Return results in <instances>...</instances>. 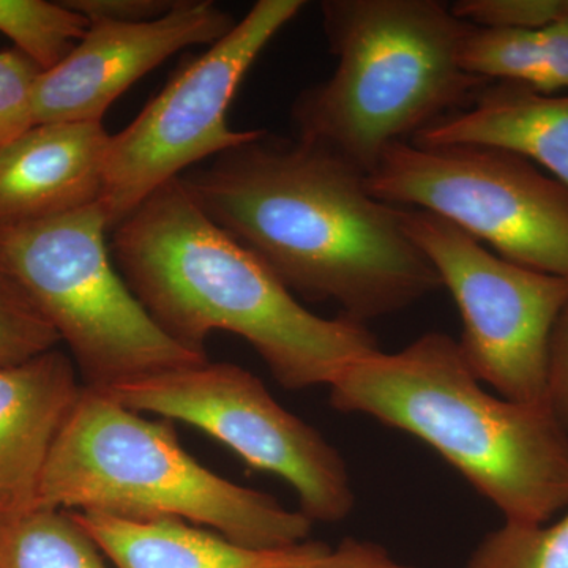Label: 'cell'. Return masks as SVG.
Instances as JSON below:
<instances>
[{
	"label": "cell",
	"mask_w": 568,
	"mask_h": 568,
	"mask_svg": "<svg viewBox=\"0 0 568 568\" xmlns=\"http://www.w3.org/2000/svg\"><path fill=\"white\" fill-rule=\"evenodd\" d=\"M41 73L14 48L0 51V151L37 125L36 89Z\"/></svg>",
	"instance_id": "21"
},
{
	"label": "cell",
	"mask_w": 568,
	"mask_h": 568,
	"mask_svg": "<svg viewBox=\"0 0 568 568\" xmlns=\"http://www.w3.org/2000/svg\"><path fill=\"white\" fill-rule=\"evenodd\" d=\"M102 394L142 416L193 426L250 467L283 478L313 523H339L353 514V481L338 448L284 409L244 366L207 358Z\"/></svg>",
	"instance_id": "9"
},
{
	"label": "cell",
	"mask_w": 568,
	"mask_h": 568,
	"mask_svg": "<svg viewBox=\"0 0 568 568\" xmlns=\"http://www.w3.org/2000/svg\"><path fill=\"white\" fill-rule=\"evenodd\" d=\"M463 568H568V508L555 523L504 521L478 541Z\"/></svg>",
	"instance_id": "19"
},
{
	"label": "cell",
	"mask_w": 568,
	"mask_h": 568,
	"mask_svg": "<svg viewBox=\"0 0 568 568\" xmlns=\"http://www.w3.org/2000/svg\"><path fill=\"white\" fill-rule=\"evenodd\" d=\"M459 63L481 80L517 82L541 93L568 89V21L536 31L470 24Z\"/></svg>",
	"instance_id": "16"
},
{
	"label": "cell",
	"mask_w": 568,
	"mask_h": 568,
	"mask_svg": "<svg viewBox=\"0 0 568 568\" xmlns=\"http://www.w3.org/2000/svg\"><path fill=\"white\" fill-rule=\"evenodd\" d=\"M89 28L91 21L65 2L0 0V32L43 73L61 65Z\"/></svg>",
	"instance_id": "18"
},
{
	"label": "cell",
	"mask_w": 568,
	"mask_h": 568,
	"mask_svg": "<svg viewBox=\"0 0 568 568\" xmlns=\"http://www.w3.org/2000/svg\"><path fill=\"white\" fill-rule=\"evenodd\" d=\"M548 387L549 405L568 433V302L552 331Z\"/></svg>",
	"instance_id": "24"
},
{
	"label": "cell",
	"mask_w": 568,
	"mask_h": 568,
	"mask_svg": "<svg viewBox=\"0 0 568 568\" xmlns=\"http://www.w3.org/2000/svg\"><path fill=\"white\" fill-rule=\"evenodd\" d=\"M59 347L0 368V518L39 507L52 448L82 394Z\"/></svg>",
	"instance_id": "13"
},
{
	"label": "cell",
	"mask_w": 568,
	"mask_h": 568,
	"mask_svg": "<svg viewBox=\"0 0 568 568\" xmlns=\"http://www.w3.org/2000/svg\"><path fill=\"white\" fill-rule=\"evenodd\" d=\"M61 345L18 280L0 265V368L21 364Z\"/></svg>",
	"instance_id": "20"
},
{
	"label": "cell",
	"mask_w": 568,
	"mask_h": 568,
	"mask_svg": "<svg viewBox=\"0 0 568 568\" xmlns=\"http://www.w3.org/2000/svg\"><path fill=\"white\" fill-rule=\"evenodd\" d=\"M450 9L476 28L536 31L568 21V0H459Z\"/></svg>",
	"instance_id": "22"
},
{
	"label": "cell",
	"mask_w": 568,
	"mask_h": 568,
	"mask_svg": "<svg viewBox=\"0 0 568 568\" xmlns=\"http://www.w3.org/2000/svg\"><path fill=\"white\" fill-rule=\"evenodd\" d=\"M39 507L130 521L182 519L261 549L304 544L315 525L201 465L182 447L174 422L149 420L88 387L52 448Z\"/></svg>",
	"instance_id": "5"
},
{
	"label": "cell",
	"mask_w": 568,
	"mask_h": 568,
	"mask_svg": "<svg viewBox=\"0 0 568 568\" xmlns=\"http://www.w3.org/2000/svg\"><path fill=\"white\" fill-rule=\"evenodd\" d=\"M73 514L115 568H417L357 538H346L338 547L306 540L290 548L261 549L182 519L130 521L89 511Z\"/></svg>",
	"instance_id": "12"
},
{
	"label": "cell",
	"mask_w": 568,
	"mask_h": 568,
	"mask_svg": "<svg viewBox=\"0 0 568 568\" xmlns=\"http://www.w3.org/2000/svg\"><path fill=\"white\" fill-rule=\"evenodd\" d=\"M237 21L211 0H175L149 22L92 21L69 58L41 73L36 89L39 123L102 122L130 85L183 48L215 44Z\"/></svg>",
	"instance_id": "11"
},
{
	"label": "cell",
	"mask_w": 568,
	"mask_h": 568,
	"mask_svg": "<svg viewBox=\"0 0 568 568\" xmlns=\"http://www.w3.org/2000/svg\"><path fill=\"white\" fill-rule=\"evenodd\" d=\"M181 181L291 293L332 302L354 323L395 315L443 287L402 207L376 200L362 171L308 142L263 130Z\"/></svg>",
	"instance_id": "1"
},
{
	"label": "cell",
	"mask_w": 568,
	"mask_h": 568,
	"mask_svg": "<svg viewBox=\"0 0 568 568\" xmlns=\"http://www.w3.org/2000/svg\"><path fill=\"white\" fill-rule=\"evenodd\" d=\"M328 402L417 437L506 521L541 525L568 508V433L552 407L489 394L450 335L358 358Z\"/></svg>",
	"instance_id": "3"
},
{
	"label": "cell",
	"mask_w": 568,
	"mask_h": 568,
	"mask_svg": "<svg viewBox=\"0 0 568 568\" xmlns=\"http://www.w3.org/2000/svg\"><path fill=\"white\" fill-rule=\"evenodd\" d=\"M304 6L302 0L254 3L233 31L183 63L126 129L111 134L99 201L110 233L183 171L263 133L231 129L227 110L246 71Z\"/></svg>",
	"instance_id": "8"
},
{
	"label": "cell",
	"mask_w": 568,
	"mask_h": 568,
	"mask_svg": "<svg viewBox=\"0 0 568 568\" xmlns=\"http://www.w3.org/2000/svg\"><path fill=\"white\" fill-rule=\"evenodd\" d=\"M0 568H110L73 511L37 507L0 518Z\"/></svg>",
	"instance_id": "17"
},
{
	"label": "cell",
	"mask_w": 568,
	"mask_h": 568,
	"mask_svg": "<svg viewBox=\"0 0 568 568\" xmlns=\"http://www.w3.org/2000/svg\"><path fill=\"white\" fill-rule=\"evenodd\" d=\"M102 204L0 227V265L69 347L82 386L97 392L200 364L141 305L112 263Z\"/></svg>",
	"instance_id": "6"
},
{
	"label": "cell",
	"mask_w": 568,
	"mask_h": 568,
	"mask_svg": "<svg viewBox=\"0 0 568 568\" xmlns=\"http://www.w3.org/2000/svg\"><path fill=\"white\" fill-rule=\"evenodd\" d=\"M321 13L336 67L295 100V132L365 175L392 145L466 110L489 82L459 63L470 24L446 2L324 0Z\"/></svg>",
	"instance_id": "4"
},
{
	"label": "cell",
	"mask_w": 568,
	"mask_h": 568,
	"mask_svg": "<svg viewBox=\"0 0 568 568\" xmlns=\"http://www.w3.org/2000/svg\"><path fill=\"white\" fill-rule=\"evenodd\" d=\"M111 233L122 278L159 327L189 349L205 353L215 331L241 336L286 390L328 387L381 349L365 324L306 310L211 220L181 178L160 186Z\"/></svg>",
	"instance_id": "2"
},
{
	"label": "cell",
	"mask_w": 568,
	"mask_h": 568,
	"mask_svg": "<svg viewBox=\"0 0 568 568\" xmlns=\"http://www.w3.org/2000/svg\"><path fill=\"white\" fill-rule=\"evenodd\" d=\"M402 219L458 306V345L470 372L503 398L551 406L549 346L568 278L504 260L433 213L402 209Z\"/></svg>",
	"instance_id": "10"
},
{
	"label": "cell",
	"mask_w": 568,
	"mask_h": 568,
	"mask_svg": "<svg viewBox=\"0 0 568 568\" xmlns=\"http://www.w3.org/2000/svg\"><path fill=\"white\" fill-rule=\"evenodd\" d=\"M409 142L499 149L540 164L568 189V95L488 82L466 110L440 119Z\"/></svg>",
	"instance_id": "15"
},
{
	"label": "cell",
	"mask_w": 568,
	"mask_h": 568,
	"mask_svg": "<svg viewBox=\"0 0 568 568\" xmlns=\"http://www.w3.org/2000/svg\"><path fill=\"white\" fill-rule=\"evenodd\" d=\"M366 186L383 203L447 220L504 260L568 278V189L521 156L398 142Z\"/></svg>",
	"instance_id": "7"
},
{
	"label": "cell",
	"mask_w": 568,
	"mask_h": 568,
	"mask_svg": "<svg viewBox=\"0 0 568 568\" xmlns=\"http://www.w3.org/2000/svg\"><path fill=\"white\" fill-rule=\"evenodd\" d=\"M89 21L136 24L160 20L175 6L173 0H63Z\"/></svg>",
	"instance_id": "23"
},
{
	"label": "cell",
	"mask_w": 568,
	"mask_h": 568,
	"mask_svg": "<svg viewBox=\"0 0 568 568\" xmlns=\"http://www.w3.org/2000/svg\"><path fill=\"white\" fill-rule=\"evenodd\" d=\"M111 134L103 122L39 123L0 151V227L99 203Z\"/></svg>",
	"instance_id": "14"
}]
</instances>
